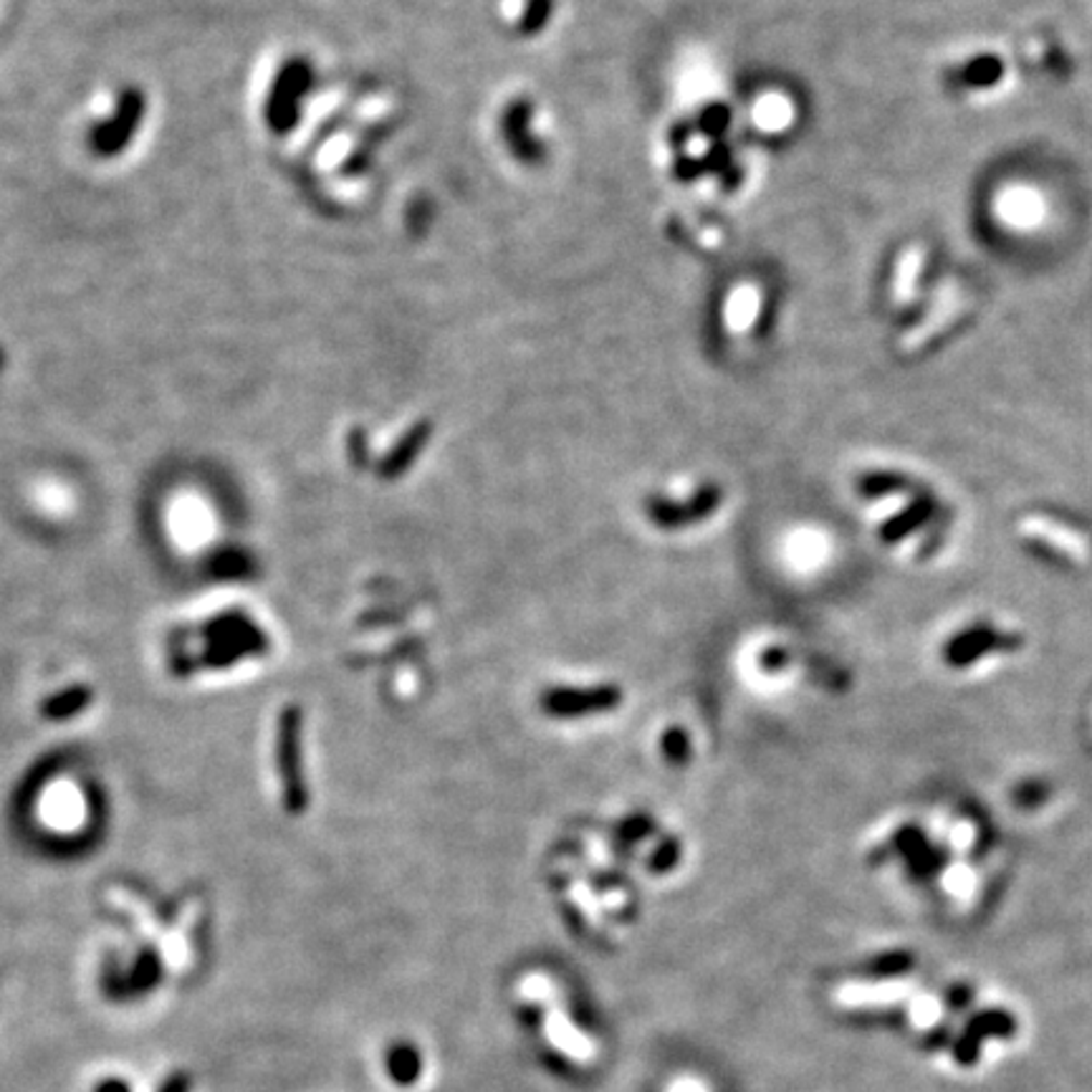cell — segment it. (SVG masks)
I'll list each match as a JSON object with an SVG mask.
<instances>
[{
	"instance_id": "1",
	"label": "cell",
	"mask_w": 1092,
	"mask_h": 1092,
	"mask_svg": "<svg viewBox=\"0 0 1092 1092\" xmlns=\"http://www.w3.org/2000/svg\"><path fill=\"white\" fill-rule=\"evenodd\" d=\"M314 84V69L309 59L294 57L279 69L273 78L269 99H266V122L271 132L286 135L296 127L298 116H302V101L309 94Z\"/></svg>"
},
{
	"instance_id": "2",
	"label": "cell",
	"mask_w": 1092,
	"mask_h": 1092,
	"mask_svg": "<svg viewBox=\"0 0 1092 1092\" xmlns=\"http://www.w3.org/2000/svg\"><path fill=\"white\" fill-rule=\"evenodd\" d=\"M147 112V97L137 86H127L116 99L112 116L91 130L89 145L99 157H114L130 147Z\"/></svg>"
},
{
	"instance_id": "3",
	"label": "cell",
	"mask_w": 1092,
	"mask_h": 1092,
	"mask_svg": "<svg viewBox=\"0 0 1092 1092\" xmlns=\"http://www.w3.org/2000/svg\"><path fill=\"white\" fill-rule=\"evenodd\" d=\"M623 703V690L617 686H594V688H552L541 694L539 705L547 716L554 719H582L610 713Z\"/></svg>"
},
{
	"instance_id": "4",
	"label": "cell",
	"mask_w": 1092,
	"mask_h": 1092,
	"mask_svg": "<svg viewBox=\"0 0 1092 1092\" xmlns=\"http://www.w3.org/2000/svg\"><path fill=\"white\" fill-rule=\"evenodd\" d=\"M721 499L724 493L716 486L709 483L703 489H698L696 496H690L688 501H665V499H650L646 504V514L650 522L660 529H683V526L698 524L703 518L713 516L721 506Z\"/></svg>"
},
{
	"instance_id": "5",
	"label": "cell",
	"mask_w": 1092,
	"mask_h": 1092,
	"mask_svg": "<svg viewBox=\"0 0 1092 1092\" xmlns=\"http://www.w3.org/2000/svg\"><path fill=\"white\" fill-rule=\"evenodd\" d=\"M996 210L1011 225H1034L1042 216V200L1027 187H1015V191H1004L999 195Z\"/></svg>"
},
{
	"instance_id": "6",
	"label": "cell",
	"mask_w": 1092,
	"mask_h": 1092,
	"mask_svg": "<svg viewBox=\"0 0 1092 1092\" xmlns=\"http://www.w3.org/2000/svg\"><path fill=\"white\" fill-rule=\"evenodd\" d=\"M428 438H430V422H418L410 433L400 440L395 451L390 453V458L382 463V476L395 478L403 474V470H407V466L415 461V455H418L422 451V445L428 443Z\"/></svg>"
},
{
	"instance_id": "7",
	"label": "cell",
	"mask_w": 1092,
	"mask_h": 1092,
	"mask_svg": "<svg viewBox=\"0 0 1092 1092\" xmlns=\"http://www.w3.org/2000/svg\"><path fill=\"white\" fill-rule=\"evenodd\" d=\"M549 1040H552V1044L556 1050H562L564 1055H569V1057H575V1059H589L594 1055L592 1052V1042L587 1040V1036L579 1034V1029H575L569 1024L567 1019H562V1017H552L549 1019Z\"/></svg>"
},
{
	"instance_id": "8",
	"label": "cell",
	"mask_w": 1092,
	"mask_h": 1092,
	"mask_svg": "<svg viewBox=\"0 0 1092 1092\" xmlns=\"http://www.w3.org/2000/svg\"><path fill=\"white\" fill-rule=\"evenodd\" d=\"M929 516H931V501L929 499L913 501V504H910L906 511H903V514L893 516L891 522L883 524V529H880V537H883V541H887V544H895V541H900L903 537H908L910 531H916L918 526H921Z\"/></svg>"
},
{
	"instance_id": "9",
	"label": "cell",
	"mask_w": 1092,
	"mask_h": 1092,
	"mask_svg": "<svg viewBox=\"0 0 1092 1092\" xmlns=\"http://www.w3.org/2000/svg\"><path fill=\"white\" fill-rule=\"evenodd\" d=\"M1004 72H1007V69H1004V61L999 57H994V53H986V57H977L964 66L961 82L966 86H973V89H986V86L999 84L1004 78Z\"/></svg>"
},
{
	"instance_id": "10",
	"label": "cell",
	"mask_w": 1092,
	"mask_h": 1092,
	"mask_svg": "<svg viewBox=\"0 0 1092 1092\" xmlns=\"http://www.w3.org/2000/svg\"><path fill=\"white\" fill-rule=\"evenodd\" d=\"M958 304H961V296H958V292H956V289H948V294H946V298H944V302H941V306H938V311H936V314H933V317H929V319H925V321H923V327H921V329H918V332H916L913 336H908V342H913V344H921V342H925V340H929V336H931V334H936V332H938V329H941V327H944V321H946V319H950V317H954V314H956V309H958Z\"/></svg>"
},
{
	"instance_id": "11",
	"label": "cell",
	"mask_w": 1092,
	"mask_h": 1092,
	"mask_svg": "<svg viewBox=\"0 0 1092 1092\" xmlns=\"http://www.w3.org/2000/svg\"><path fill=\"white\" fill-rule=\"evenodd\" d=\"M908 481L898 474H868L858 481V491L866 499H878L885 496V493H898L906 491Z\"/></svg>"
},
{
	"instance_id": "12",
	"label": "cell",
	"mask_w": 1092,
	"mask_h": 1092,
	"mask_svg": "<svg viewBox=\"0 0 1092 1092\" xmlns=\"http://www.w3.org/2000/svg\"><path fill=\"white\" fill-rule=\"evenodd\" d=\"M388 1063H390V1075L397 1082H413L420 1075L418 1052L407 1047V1044H400V1047L392 1050Z\"/></svg>"
},
{
	"instance_id": "13",
	"label": "cell",
	"mask_w": 1092,
	"mask_h": 1092,
	"mask_svg": "<svg viewBox=\"0 0 1092 1092\" xmlns=\"http://www.w3.org/2000/svg\"><path fill=\"white\" fill-rule=\"evenodd\" d=\"M660 749H663L665 761H671L673 766H686L690 761V736L680 726L667 728L663 734V741H660Z\"/></svg>"
},
{
	"instance_id": "14",
	"label": "cell",
	"mask_w": 1092,
	"mask_h": 1092,
	"mask_svg": "<svg viewBox=\"0 0 1092 1092\" xmlns=\"http://www.w3.org/2000/svg\"><path fill=\"white\" fill-rule=\"evenodd\" d=\"M678 860H680V843L675 837H667L665 843H660L658 850L650 855L648 868H650V873L663 875V873H671V870L678 866Z\"/></svg>"
},
{
	"instance_id": "15",
	"label": "cell",
	"mask_w": 1092,
	"mask_h": 1092,
	"mask_svg": "<svg viewBox=\"0 0 1092 1092\" xmlns=\"http://www.w3.org/2000/svg\"><path fill=\"white\" fill-rule=\"evenodd\" d=\"M918 269H921V250H910V254L903 258L900 271H898V298H906L908 294H913Z\"/></svg>"
},
{
	"instance_id": "16",
	"label": "cell",
	"mask_w": 1092,
	"mask_h": 1092,
	"mask_svg": "<svg viewBox=\"0 0 1092 1092\" xmlns=\"http://www.w3.org/2000/svg\"><path fill=\"white\" fill-rule=\"evenodd\" d=\"M650 832H653V820H648V817H633V820H627L623 827H619V839L633 845L638 843V839L648 837Z\"/></svg>"
},
{
	"instance_id": "17",
	"label": "cell",
	"mask_w": 1092,
	"mask_h": 1092,
	"mask_svg": "<svg viewBox=\"0 0 1092 1092\" xmlns=\"http://www.w3.org/2000/svg\"><path fill=\"white\" fill-rule=\"evenodd\" d=\"M787 660H789V655L784 653L782 648H772V650H769V653H766L764 658H761V663H764L766 671H782V667H784V663H787Z\"/></svg>"
},
{
	"instance_id": "18",
	"label": "cell",
	"mask_w": 1092,
	"mask_h": 1092,
	"mask_svg": "<svg viewBox=\"0 0 1092 1092\" xmlns=\"http://www.w3.org/2000/svg\"><path fill=\"white\" fill-rule=\"evenodd\" d=\"M671 1092H705V1090H703V1085H698L696 1080H678L671 1088Z\"/></svg>"
},
{
	"instance_id": "19",
	"label": "cell",
	"mask_w": 1092,
	"mask_h": 1092,
	"mask_svg": "<svg viewBox=\"0 0 1092 1092\" xmlns=\"http://www.w3.org/2000/svg\"><path fill=\"white\" fill-rule=\"evenodd\" d=\"M0 363H3V352H0Z\"/></svg>"
}]
</instances>
